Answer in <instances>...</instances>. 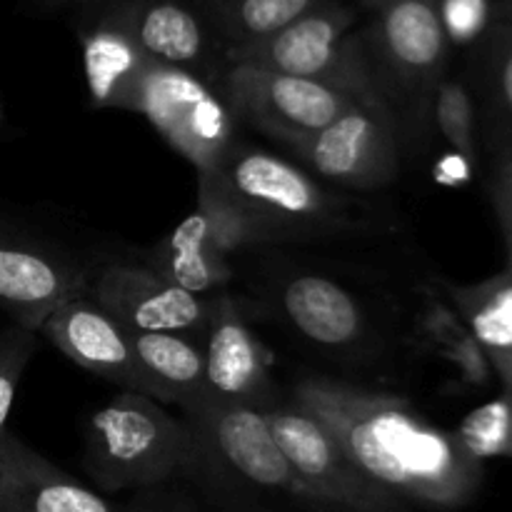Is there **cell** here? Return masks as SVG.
<instances>
[{
	"label": "cell",
	"mask_w": 512,
	"mask_h": 512,
	"mask_svg": "<svg viewBox=\"0 0 512 512\" xmlns=\"http://www.w3.org/2000/svg\"><path fill=\"white\" fill-rule=\"evenodd\" d=\"M370 75L380 100L398 120L403 135L423 130L433 115V98L448 75L450 43L435 0H378L360 30Z\"/></svg>",
	"instance_id": "obj_4"
},
{
	"label": "cell",
	"mask_w": 512,
	"mask_h": 512,
	"mask_svg": "<svg viewBox=\"0 0 512 512\" xmlns=\"http://www.w3.org/2000/svg\"><path fill=\"white\" fill-rule=\"evenodd\" d=\"M500 20L512 28V0H500Z\"/></svg>",
	"instance_id": "obj_32"
},
{
	"label": "cell",
	"mask_w": 512,
	"mask_h": 512,
	"mask_svg": "<svg viewBox=\"0 0 512 512\" xmlns=\"http://www.w3.org/2000/svg\"><path fill=\"white\" fill-rule=\"evenodd\" d=\"M38 335L88 373L163 403L160 390L140 365L133 333L95 305L85 290L60 303L40 323Z\"/></svg>",
	"instance_id": "obj_14"
},
{
	"label": "cell",
	"mask_w": 512,
	"mask_h": 512,
	"mask_svg": "<svg viewBox=\"0 0 512 512\" xmlns=\"http://www.w3.org/2000/svg\"><path fill=\"white\" fill-rule=\"evenodd\" d=\"M263 415L293 468L305 505L328 512H408V503L370 480L338 438L293 398Z\"/></svg>",
	"instance_id": "obj_7"
},
{
	"label": "cell",
	"mask_w": 512,
	"mask_h": 512,
	"mask_svg": "<svg viewBox=\"0 0 512 512\" xmlns=\"http://www.w3.org/2000/svg\"><path fill=\"white\" fill-rule=\"evenodd\" d=\"M245 248H255L245 220L208 175H198V205L155 245L148 265L188 293L215 295L233 280L230 258Z\"/></svg>",
	"instance_id": "obj_11"
},
{
	"label": "cell",
	"mask_w": 512,
	"mask_h": 512,
	"mask_svg": "<svg viewBox=\"0 0 512 512\" xmlns=\"http://www.w3.org/2000/svg\"><path fill=\"white\" fill-rule=\"evenodd\" d=\"M205 398L270 410L278 403L270 355L243 318L238 300L215 293L205 333Z\"/></svg>",
	"instance_id": "obj_15"
},
{
	"label": "cell",
	"mask_w": 512,
	"mask_h": 512,
	"mask_svg": "<svg viewBox=\"0 0 512 512\" xmlns=\"http://www.w3.org/2000/svg\"><path fill=\"white\" fill-rule=\"evenodd\" d=\"M433 120L450 148L468 163H478V135H475V100L460 78L445 75L433 98Z\"/></svg>",
	"instance_id": "obj_26"
},
{
	"label": "cell",
	"mask_w": 512,
	"mask_h": 512,
	"mask_svg": "<svg viewBox=\"0 0 512 512\" xmlns=\"http://www.w3.org/2000/svg\"><path fill=\"white\" fill-rule=\"evenodd\" d=\"M40 335L18 323H8L0 330V438L10 433L8 418L13 410L20 378L35 355Z\"/></svg>",
	"instance_id": "obj_28"
},
{
	"label": "cell",
	"mask_w": 512,
	"mask_h": 512,
	"mask_svg": "<svg viewBox=\"0 0 512 512\" xmlns=\"http://www.w3.org/2000/svg\"><path fill=\"white\" fill-rule=\"evenodd\" d=\"M420 330H423V338L428 340L448 363H453L455 368H458L463 380H468L470 385L488 383L493 368H490L483 348H480L478 340L473 338L468 325L460 320V315L453 313L443 300L433 298V295L425 298L423 315H420Z\"/></svg>",
	"instance_id": "obj_24"
},
{
	"label": "cell",
	"mask_w": 512,
	"mask_h": 512,
	"mask_svg": "<svg viewBox=\"0 0 512 512\" xmlns=\"http://www.w3.org/2000/svg\"><path fill=\"white\" fill-rule=\"evenodd\" d=\"M0 512H125L13 435Z\"/></svg>",
	"instance_id": "obj_18"
},
{
	"label": "cell",
	"mask_w": 512,
	"mask_h": 512,
	"mask_svg": "<svg viewBox=\"0 0 512 512\" xmlns=\"http://www.w3.org/2000/svg\"><path fill=\"white\" fill-rule=\"evenodd\" d=\"M133 113H140L160 138L183 155L198 173L223 163L238 138V118L223 93L193 70L150 63L140 80Z\"/></svg>",
	"instance_id": "obj_8"
},
{
	"label": "cell",
	"mask_w": 512,
	"mask_h": 512,
	"mask_svg": "<svg viewBox=\"0 0 512 512\" xmlns=\"http://www.w3.org/2000/svg\"><path fill=\"white\" fill-rule=\"evenodd\" d=\"M198 175H208L238 210L255 248L338 238L368 225L358 203L325 188L303 165L255 145L235 143L218 168Z\"/></svg>",
	"instance_id": "obj_2"
},
{
	"label": "cell",
	"mask_w": 512,
	"mask_h": 512,
	"mask_svg": "<svg viewBox=\"0 0 512 512\" xmlns=\"http://www.w3.org/2000/svg\"><path fill=\"white\" fill-rule=\"evenodd\" d=\"M88 275L78 260L0 218V310L10 323L38 333L60 303L83 293Z\"/></svg>",
	"instance_id": "obj_13"
},
{
	"label": "cell",
	"mask_w": 512,
	"mask_h": 512,
	"mask_svg": "<svg viewBox=\"0 0 512 512\" xmlns=\"http://www.w3.org/2000/svg\"><path fill=\"white\" fill-rule=\"evenodd\" d=\"M365 3H368V5H370V3H378V0H365Z\"/></svg>",
	"instance_id": "obj_34"
},
{
	"label": "cell",
	"mask_w": 512,
	"mask_h": 512,
	"mask_svg": "<svg viewBox=\"0 0 512 512\" xmlns=\"http://www.w3.org/2000/svg\"><path fill=\"white\" fill-rule=\"evenodd\" d=\"M83 468L103 493L148 490L198 473V445L158 400L120 390L90 413Z\"/></svg>",
	"instance_id": "obj_3"
},
{
	"label": "cell",
	"mask_w": 512,
	"mask_h": 512,
	"mask_svg": "<svg viewBox=\"0 0 512 512\" xmlns=\"http://www.w3.org/2000/svg\"><path fill=\"white\" fill-rule=\"evenodd\" d=\"M403 130L378 98H358L320 133L293 150L308 173L348 190H383L403 163Z\"/></svg>",
	"instance_id": "obj_9"
},
{
	"label": "cell",
	"mask_w": 512,
	"mask_h": 512,
	"mask_svg": "<svg viewBox=\"0 0 512 512\" xmlns=\"http://www.w3.org/2000/svg\"><path fill=\"white\" fill-rule=\"evenodd\" d=\"M103 20L123 30L150 60L200 75L208 63L210 33L195 8L180 0H118Z\"/></svg>",
	"instance_id": "obj_17"
},
{
	"label": "cell",
	"mask_w": 512,
	"mask_h": 512,
	"mask_svg": "<svg viewBox=\"0 0 512 512\" xmlns=\"http://www.w3.org/2000/svg\"><path fill=\"white\" fill-rule=\"evenodd\" d=\"M448 295L503 390L512 393V275L505 270L483 283L450 285Z\"/></svg>",
	"instance_id": "obj_20"
},
{
	"label": "cell",
	"mask_w": 512,
	"mask_h": 512,
	"mask_svg": "<svg viewBox=\"0 0 512 512\" xmlns=\"http://www.w3.org/2000/svg\"><path fill=\"white\" fill-rule=\"evenodd\" d=\"M293 400L338 438L370 480L403 503L455 510L478 493L483 463L400 395L308 375L295 383Z\"/></svg>",
	"instance_id": "obj_1"
},
{
	"label": "cell",
	"mask_w": 512,
	"mask_h": 512,
	"mask_svg": "<svg viewBox=\"0 0 512 512\" xmlns=\"http://www.w3.org/2000/svg\"><path fill=\"white\" fill-rule=\"evenodd\" d=\"M223 98L240 123L295 150L333 123L353 95L308 78L273 70L228 65L223 73Z\"/></svg>",
	"instance_id": "obj_10"
},
{
	"label": "cell",
	"mask_w": 512,
	"mask_h": 512,
	"mask_svg": "<svg viewBox=\"0 0 512 512\" xmlns=\"http://www.w3.org/2000/svg\"><path fill=\"white\" fill-rule=\"evenodd\" d=\"M193 3L208 33L223 43V50H228L268 38L333 0H193Z\"/></svg>",
	"instance_id": "obj_22"
},
{
	"label": "cell",
	"mask_w": 512,
	"mask_h": 512,
	"mask_svg": "<svg viewBox=\"0 0 512 512\" xmlns=\"http://www.w3.org/2000/svg\"><path fill=\"white\" fill-rule=\"evenodd\" d=\"M180 413L198 445L195 475H215L253 493L305 503L293 468L260 410L203 398Z\"/></svg>",
	"instance_id": "obj_6"
},
{
	"label": "cell",
	"mask_w": 512,
	"mask_h": 512,
	"mask_svg": "<svg viewBox=\"0 0 512 512\" xmlns=\"http://www.w3.org/2000/svg\"><path fill=\"white\" fill-rule=\"evenodd\" d=\"M455 438L465 453L483 463L490 458H512V393L480 405L465 415Z\"/></svg>",
	"instance_id": "obj_25"
},
{
	"label": "cell",
	"mask_w": 512,
	"mask_h": 512,
	"mask_svg": "<svg viewBox=\"0 0 512 512\" xmlns=\"http://www.w3.org/2000/svg\"><path fill=\"white\" fill-rule=\"evenodd\" d=\"M10 440H13V433H8V435H5V438H0V483H3V478H5V470H8Z\"/></svg>",
	"instance_id": "obj_31"
},
{
	"label": "cell",
	"mask_w": 512,
	"mask_h": 512,
	"mask_svg": "<svg viewBox=\"0 0 512 512\" xmlns=\"http://www.w3.org/2000/svg\"><path fill=\"white\" fill-rule=\"evenodd\" d=\"M85 83L95 108H135L140 80L153 60L120 28L100 18L80 33Z\"/></svg>",
	"instance_id": "obj_19"
},
{
	"label": "cell",
	"mask_w": 512,
	"mask_h": 512,
	"mask_svg": "<svg viewBox=\"0 0 512 512\" xmlns=\"http://www.w3.org/2000/svg\"><path fill=\"white\" fill-rule=\"evenodd\" d=\"M478 78L495 150L512 145V28L503 20L493 25L483 43L475 48Z\"/></svg>",
	"instance_id": "obj_23"
},
{
	"label": "cell",
	"mask_w": 512,
	"mask_h": 512,
	"mask_svg": "<svg viewBox=\"0 0 512 512\" xmlns=\"http://www.w3.org/2000/svg\"><path fill=\"white\" fill-rule=\"evenodd\" d=\"M100 3H103V0H100Z\"/></svg>",
	"instance_id": "obj_35"
},
{
	"label": "cell",
	"mask_w": 512,
	"mask_h": 512,
	"mask_svg": "<svg viewBox=\"0 0 512 512\" xmlns=\"http://www.w3.org/2000/svg\"><path fill=\"white\" fill-rule=\"evenodd\" d=\"M490 200H493L495 215H498L500 233H503L505 248H508V260H510V268H508V273L512 275V213H510V208H508V205L503 203V198H498V195H495V193H490Z\"/></svg>",
	"instance_id": "obj_30"
},
{
	"label": "cell",
	"mask_w": 512,
	"mask_h": 512,
	"mask_svg": "<svg viewBox=\"0 0 512 512\" xmlns=\"http://www.w3.org/2000/svg\"><path fill=\"white\" fill-rule=\"evenodd\" d=\"M355 25L358 13L350 5L333 0L268 38L223 50V58L228 65H250L293 78L318 80L353 98H370L378 95V90Z\"/></svg>",
	"instance_id": "obj_5"
},
{
	"label": "cell",
	"mask_w": 512,
	"mask_h": 512,
	"mask_svg": "<svg viewBox=\"0 0 512 512\" xmlns=\"http://www.w3.org/2000/svg\"><path fill=\"white\" fill-rule=\"evenodd\" d=\"M490 193L503 198L512 213V145L510 148L495 150V170H493V183H490Z\"/></svg>",
	"instance_id": "obj_29"
},
{
	"label": "cell",
	"mask_w": 512,
	"mask_h": 512,
	"mask_svg": "<svg viewBox=\"0 0 512 512\" xmlns=\"http://www.w3.org/2000/svg\"><path fill=\"white\" fill-rule=\"evenodd\" d=\"M0 123H3V105H0Z\"/></svg>",
	"instance_id": "obj_33"
},
{
	"label": "cell",
	"mask_w": 512,
	"mask_h": 512,
	"mask_svg": "<svg viewBox=\"0 0 512 512\" xmlns=\"http://www.w3.org/2000/svg\"><path fill=\"white\" fill-rule=\"evenodd\" d=\"M450 48L475 50L500 20V0H435Z\"/></svg>",
	"instance_id": "obj_27"
},
{
	"label": "cell",
	"mask_w": 512,
	"mask_h": 512,
	"mask_svg": "<svg viewBox=\"0 0 512 512\" xmlns=\"http://www.w3.org/2000/svg\"><path fill=\"white\" fill-rule=\"evenodd\" d=\"M85 295L130 333L205 338L213 295H195L155 273L148 263L113 260L88 275Z\"/></svg>",
	"instance_id": "obj_12"
},
{
	"label": "cell",
	"mask_w": 512,
	"mask_h": 512,
	"mask_svg": "<svg viewBox=\"0 0 512 512\" xmlns=\"http://www.w3.org/2000/svg\"><path fill=\"white\" fill-rule=\"evenodd\" d=\"M135 353L145 375L180 410L205 395V338L175 333H133Z\"/></svg>",
	"instance_id": "obj_21"
},
{
	"label": "cell",
	"mask_w": 512,
	"mask_h": 512,
	"mask_svg": "<svg viewBox=\"0 0 512 512\" xmlns=\"http://www.w3.org/2000/svg\"><path fill=\"white\" fill-rule=\"evenodd\" d=\"M273 300L290 328L323 353L355 355L368 345V315L340 280L293 273L280 280Z\"/></svg>",
	"instance_id": "obj_16"
}]
</instances>
